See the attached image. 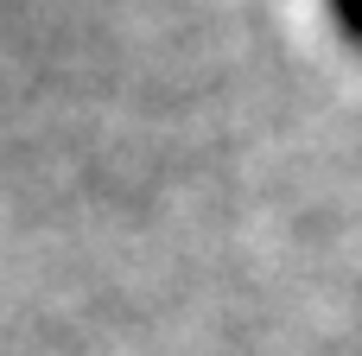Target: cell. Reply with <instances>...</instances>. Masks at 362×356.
<instances>
[{
    "label": "cell",
    "instance_id": "obj_1",
    "mask_svg": "<svg viewBox=\"0 0 362 356\" xmlns=\"http://www.w3.org/2000/svg\"><path fill=\"white\" fill-rule=\"evenodd\" d=\"M331 6H337L344 32H350V38H362V0H331Z\"/></svg>",
    "mask_w": 362,
    "mask_h": 356
}]
</instances>
